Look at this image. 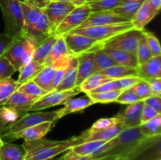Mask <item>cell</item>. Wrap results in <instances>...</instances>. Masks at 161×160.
I'll return each mask as SVG.
<instances>
[{"label":"cell","mask_w":161,"mask_h":160,"mask_svg":"<svg viewBox=\"0 0 161 160\" xmlns=\"http://www.w3.org/2000/svg\"><path fill=\"white\" fill-rule=\"evenodd\" d=\"M82 143H84V141L80 135L64 141H53L42 137L25 141L22 145L26 151L25 160H45L54 158Z\"/></svg>","instance_id":"6da1fadb"},{"label":"cell","mask_w":161,"mask_h":160,"mask_svg":"<svg viewBox=\"0 0 161 160\" xmlns=\"http://www.w3.org/2000/svg\"><path fill=\"white\" fill-rule=\"evenodd\" d=\"M139 126L125 128L114 139L108 141V149L97 159L113 160L125 158L144 138Z\"/></svg>","instance_id":"7a4b0ae2"},{"label":"cell","mask_w":161,"mask_h":160,"mask_svg":"<svg viewBox=\"0 0 161 160\" xmlns=\"http://www.w3.org/2000/svg\"><path fill=\"white\" fill-rule=\"evenodd\" d=\"M5 31L14 38L24 31V17L20 0H0Z\"/></svg>","instance_id":"3957f363"},{"label":"cell","mask_w":161,"mask_h":160,"mask_svg":"<svg viewBox=\"0 0 161 160\" xmlns=\"http://www.w3.org/2000/svg\"><path fill=\"white\" fill-rule=\"evenodd\" d=\"M134 26L131 21L125 23L113 24L102 25V26L88 27V28L73 29L69 34H77L94 39L96 40L105 42L117 35L133 29Z\"/></svg>","instance_id":"277c9868"},{"label":"cell","mask_w":161,"mask_h":160,"mask_svg":"<svg viewBox=\"0 0 161 160\" xmlns=\"http://www.w3.org/2000/svg\"><path fill=\"white\" fill-rule=\"evenodd\" d=\"M143 31V30H142ZM142 31L133 28L117 35L102 42V48L115 49L129 52L136 56L138 42L142 35Z\"/></svg>","instance_id":"5b68a950"},{"label":"cell","mask_w":161,"mask_h":160,"mask_svg":"<svg viewBox=\"0 0 161 160\" xmlns=\"http://www.w3.org/2000/svg\"><path fill=\"white\" fill-rule=\"evenodd\" d=\"M160 135L146 137L125 157L126 160H160Z\"/></svg>","instance_id":"8992f818"},{"label":"cell","mask_w":161,"mask_h":160,"mask_svg":"<svg viewBox=\"0 0 161 160\" xmlns=\"http://www.w3.org/2000/svg\"><path fill=\"white\" fill-rule=\"evenodd\" d=\"M81 93L80 86H75L71 89L60 92H50L41 97L34 102L29 108V111H37L47 109L57 105H64L66 102Z\"/></svg>","instance_id":"52a82bcc"},{"label":"cell","mask_w":161,"mask_h":160,"mask_svg":"<svg viewBox=\"0 0 161 160\" xmlns=\"http://www.w3.org/2000/svg\"><path fill=\"white\" fill-rule=\"evenodd\" d=\"M68 50L72 56H78L88 52H95L102 49V42L94 39L77 34H66L63 35Z\"/></svg>","instance_id":"ba28073f"},{"label":"cell","mask_w":161,"mask_h":160,"mask_svg":"<svg viewBox=\"0 0 161 160\" xmlns=\"http://www.w3.org/2000/svg\"><path fill=\"white\" fill-rule=\"evenodd\" d=\"M91 13V10L88 3L76 6L60 24L54 31V34L58 36H63L69 34L72 30L78 28L80 24H82Z\"/></svg>","instance_id":"9c48e42d"},{"label":"cell","mask_w":161,"mask_h":160,"mask_svg":"<svg viewBox=\"0 0 161 160\" xmlns=\"http://www.w3.org/2000/svg\"><path fill=\"white\" fill-rule=\"evenodd\" d=\"M58 120V111H36L27 113L13 124L6 133H16L17 131L47 122H55Z\"/></svg>","instance_id":"30bf717a"},{"label":"cell","mask_w":161,"mask_h":160,"mask_svg":"<svg viewBox=\"0 0 161 160\" xmlns=\"http://www.w3.org/2000/svg\"><path fill=\"white\" fill-rule=\"evenodd\" d=\"M75 7L76 6L69 1H50L43 8V12L48 18L53 34H54L60 24Z\"/></svg>","instance_id":"8fae6325"},{"label":"cell","mask_w":161,"mask_h":160,"mask_svg":"<svg viewBox=\"0 0 161 160\" xmlns=\"http://www.w3.org/2000/svg\"><path fill=\"white\" fill-rule=\"evenodd\" d=\"M54 124L55 122H42V123L24 129V130L17 131L16 133H5L1 136V138L3 141L8 140L9 141L20 139V138L24 139L25 141L40 139V138L44 137L52 130Z\"/></svg>","instance_id":"7c38bea8"},{"label":"cell","mask_w":161,"mask_h":160,"mask_svg":"<svg viewBox=\"0 0 161 160\" xmlns=\"http://www.w3.org/2000/svg\"><path fill=\"white\" fill-rule=\"evenodd\" d=\"M28 35L22 31L13 38L10 45L4 53L6 59L13 64L16 71H19L22 67V59L26 50Z\"/></svg>","instance_id":"4fadbf2b"},{"label":"cell","mask_w":161,"mask_h":160,"mask_svg":"<svg viewBox=\"0 0 161 160\" xmlns=\"http://www.w3.org/2000/svg\"><path fill=\"white\" fill-rule=\"evenodd\" d=\"M130 21L124 17L113 13L112 10L94 12L90 14L86 20L76 28H88V27L102 26V25L113 24L125 23ZM75 28V29H76Z\"/></svg>","instance_id":"5bb4252c"},{"label":"cell","mask_w":161,"mask_h":160,"mask_svg":"<svg viewBox=\"0 0 161 160\" xmlns=\"http://www.w3.org/2000/svg\"><path fill=\"white\" fill-rule=\"evenodd\" d=\"M144 101L140 100L136 103L128 104L124 111H121L116 115L119 118L125 128L139 126L142 124L141 117L142 112Z\"/></svg>","instance_id":"9a60e30c"},{"label":"cell","mask_w":161,"mask_h":160,"mask_svg":"<svg viewBox=\"0 0 161 160\" xmlns=\"http://www.w3.org/2000/svg\"><path fill=\"white\" fill-rule=\"evenodd\" d=\"M25 114L27 111L0 105V136L7 133L13 124Z\"/></svg>","instance_id":"2e32d148"},{"label":"cell","mask_w":161,"mask_h":160,"mask_svg":"<svg viewBox=\"0 0 161 160\" xmlns=\"http://www.w3.org/2000/svg\"><path fill=\"white\" fill-rule=\"evenodd\" d=\"M24 31L27 35L32 37L35 40H36L38 44L41 43L50 35H53L51 28H50V22L46 14L44 13L43 9L37 22L32 27Z\"/></svg>","instance_id":"e0dca14e"},{"label":"cell","mask_w":161,"mask_h":160,"mask_svg":"<svg viewBox=\"0 0 161 160\" xmlns=\"http://www.w3.org/2000/svg\"><path fill=\"white\" fill-rule=\"evenodd\" d=\"M93 104H95V103L87 94L77 98L72 97L64 104V106L62 108L57 111L58 114V119L69 114L83 111Z\"/></svg>","instance_id":"ac0fdd59"},{"label":"cell","mask_w":161,"mask_h":160,"mask_svg":"<svg viewBox=\"0 0 161 160\" xmlns=\"http://www.w3.org/2000/svg\"><path fill=\"white\" fill-rule=\"evenodd\" d=\"M78 70H77L76 86L80 85L86 78L94 73V52H88L77 56Z\"/></svg>","instance_id":"d6986e66"},{"label":"cell","mask_w":161,"mask_h":160,"mask_svg":"<svg viewBox=\"0 0 161 160\" xmlns=\"http://www.w3.org/2000/svg\"><path fill=\"white\" fill-rule=\"evenodd\" d=\"M138 76L142 79L148 80L161 78V56H153L151 59L137 67Z\"/></svg>","instance_id":"ffe728a7"},{"label":"cell","mask_w":161,"mask_h":160,"mask_svg":"<svg viewBox=\"0 0 161 160\" xmlns=\"http://www.w3.org/2000/svg\"><path fill=\"white\" fill-rule=\"evenodd\" d=\"M77 70H78V60H77L76 56H72L70 60L69 67H68L62 80L52 92L68 90V89H71L76 86Z\"/></svg>","instance_id":"44dd1931"},{"label":"cell","mask_w":161,"mask_h":160,"mask_svg":"<svg viewBox=\"0 0 161 160\" xmlns=\"http://www.w3.org/2000/svg\"><path fill=\"white\" fill-rule=\"evenodd\" d=\"M57 67L54 64L44 66L43 68L32 79L39 87L48 93L54 89V78L56 75Z\"/></svg>","instance_id":"7402d4cb"},{"label":"cell","mask_w":161,"mask_h":160,"mask_svg":"<svg viewBox=\"0 0 161 160\" xmlns=\"http://www.w3.org/2000/svg\"><path fill=\"white\" fill-rule=\"evenodd\" d=\"M40 98L36 96L28 95V94L21 93L17 90L7 99L6 102L3 105L11 107L18 110H22L25 111H29V108L36 100Z\"/></svg>","instance_id":"603a6c76"},{"label":"cell","mask_w":161,"mask_h":160,"mask_svg":"<svg viewBox=\"0 0 161 160\" xmlns=\"http://www.w3.org/2000/svg\"><path fill=\"white\" fill-rule=\"evenodd\" d=\"M124 129H125V127H124V124L120 122V123L116 124V125H113V126L105 129V130L94 132V133H89V134L84 135L82 133L81 136L83 137L84 142L95 141H103L105 142H108V141L114 139Z\"/></svg>","instance_id":"cb8c5ba5"},{"label":"cell","mask_w":161,"mask_h":160,"mask_svg":"<svg viewBox=\"0 0 161 160\" xmlns=\"http://www.w3.org/2000/svg\"><path fill=\"white\" fill-rule=\"evenodd\" d=\"M22 12L24 17V31L32 27L37 22L42 12V8L39 7L31 0L20 1Z\"/></svg>","instance_id":"d4e9b609"},{"label":"cell","mask_w":161,"mask_h":160,"mask_svg":"<svg viewBox=\"0 0 161 160\" xmlns=\"http://www.w3.org/2000/svg\"><path fill=\"white\" fill-rule=\"evenodd\" d=\"M156 14L153 12L147 0H145L136 13L131 19V23L134 28L137 30H144L145 27L156 17Z\"/></svg>","instance_id":"484cf974"},{"label":"cell","mask_w":161,"mask_h":160,"mask_svg":"<svg viewBox=\"0 0 161 160\" xmlns=\"http://www.w3.org/2000/svg\"><path fill=\"white\" fill-rule=\"evenodd\" d=\"M26 151L22 144L4 142L0 148V160H25Z\"/></svg>","instance_id":"4316f807"},{"label":"cell","mask_w":161,"mask_h":160,"mask_svg":"<svg viewBox=\"0 0 161 160\" xmlns=\"http://www.w3.org/2000/svg\"><path fill=\"white\" fill-rule=\"evenodd\" d=\"M102 50L108 56H111L118 64L132 67H138V64L137 57L133 53L124 51V50H115V49L102 48Z\"/></svg>","instance_id":"83f0119b"},{"label":"cell","mask_w":161,"mask_h":160,"mask_svg":"<svg viewBox=\"0 0 161 160\" xmlns=\"http://www.w3.org/2000/svg\"><path fill=\"white\" fill-rule=\"evenodd\" d=\"M144 2L145 0H122L120 4L112 11L127 20H131Z\"/></svg>","instance_id":"f1b7e54d"},{"label":"cell","mask_w":161,"mask_h":160,"mask_svg":"<svg viewBox=\"0 0 161 160\" xmlns=\"http://www.w3.org/2000/svg\"><path fill=\"white\" fill-rule=\"evenodd\" d=\"M114 78H112L110 77L106 76L105 75L98 73H94L90 75L88 78H86L81 84L80 85V88L81 89V92L85 93L86 94H89L92 90L95 89L96 88L99 87L102 85L112 81Z\"/></svg>","instance_id":"f546056e"},{"label":"cell","mask_w":161,"mask_h":160,"mask_svg":"<svg viewBox=\"0 0 161 160\" xmlns=\"http://www.w3.org/2000/svg\"><path fill=\"white\" fill-rule=\"evenodd\" d=\"M58 36L55 34L50 35L45 40L39 43L38 46L36 47L34 54H33V61H37V62L43 64L44 61L50 53L52 47L53 46L57 39H58Z\"/></svg>","instance_id":"4dcf8cb0"},{"label":"cell","mask_w":161,"mask_h":160,"mask_svg":"<svg viewBox=\"0 0 161 160\" xmlns=\"http://www.w3.org/2000/svg\"><path fill=\"white\" fill-rule=\"evenodd\" d=\"M43 67V64L32 60L31 62L27 64L26 65L23 66L18 71L20 74H19V77L17 82L20 84H23L27 82L31 81Z\"/></svg>","instance_id":"1f68e13d"},{"label":"cell","mask_w":161,"mask_h":160,"mask_svg":"<svg viewBox=\"0 0 161 160\" xmlns=\"http://www.w3.org/2000/svg\"><path fill=\"white\" fill-rule=\"evenodd\" d=\"M98 73L105 75L110 78H114V79L128 76H138L137 67H128V66L120 65V64H116V65L108 67L105 70L99 72Z\"/></svg>","instance_id":"d6a6232c"},{"label":"cell","mask_w":161,"mask_h":160,"mask_svg":"<svg viewBox=\"0 0 161 160\" xmlns=\"http://www.w3.org/2000/svg\"><path fill=\"white\" fill-rule=\"evenodd\" d=\"M68 54H70V53H69V50H68L64 37L63 36H58V39H57L53 46L52 47L50 53H49L48 56H47V58L44 61L43 65L47 66L52 64L58 58Z\"/></svg>","instance_id":"836d02e7"},{"label":"cell","mask_w":161,"mask_h":160,"mask_svg":"<svg viewBox=\"0 0 161 160\" xmlns=\"http://www.w3.org/2000/svg\"><path fill=\"white\" fill-rule=\"evenodd\" d=\"M116 64H118L117 63L111 56L105 53L102 49H99L94 52V73L102 72V71L105 70V69L116 65Z\"/></svg>","instance_id":"e575fe53"},{"label":"cell","mask_w":161,"mask_h":160,"mask_svg":"<svg viewBox=\"0 0 161 160\" xmlns=\"http://www.w3.org/2000/svg\"><path fill=\"white\" fill-rule=\"evenodd\" d=\"M21 84L11 77L0 79V105H3L7 99L17 90Z\"/></svg>","instance_id":"d590c367"},{"label":"cell","mask_w":161,"mask_h":160,"mask_svg":"<svg viewBox=\"0 0 161 160\" xmlns=\"http://www.w3.org/2000/svg\"><path fill=\"white\" fill-rule=\"evenodd\" d=\"M142 133L146 137H153L160 135L161 115H157L153 119L139 125Z\"/></svg>","instance_id":"8d00e7d4"},{"label":"cell","mask_w":161,"mask_h":160,"mask_svg":"<svg viewBox=\"0 0 161 160\" xmlns=\"http://www.w3.org/2000/svg\"><path fill=\"white\" fill-rule=\"evenodd\" d=\"M105 143L106 142L103 141H87L74 146L71 148V151L79 156H89Z\"/></svg>","instance_id":"74e56055"},{"label":"cell","mask_w":161,"mask_h":160,"mask_svg":"<svg viewBox=\"0 0 161 160\" xmlns=\"http://www.w3.org/2000/svg\"><path fill=\"white\" fill-rule=\"evenodd\" d=\"M121 120L119 119V117L117 116H114V117L112 118H103V119H100L97 121H96L90 129H88L87 130H86L85 132H83V134L86 135L89 134V133H94V132L100 131V130H105L107 128H109V127L113 126V125H116L118 123H120Z\"/></svg>","instance_id":"f35d334b"},{"label":"cell","mask_w":161,"mask_h":160,"mask_svg":"<svg viewBox=\"0 0 161 160\" xmlns=\"http://www.w3.org/2000/svg\"><path fill=\"white\" fill-rule=\"evenodd\" d=\"M122 0H95L86 3L89 5L91 13H94L113 10L120 4Z\"/></svg>","instance_id":"ab89813d"},{"label":"cell","mask_w":161,"mask_h":160,"mask_svg":"<svg viewBox=\"0 0 161 160\" xmlns=\"http://www.w3.org/2000/svg\"><path fill=\"white\" fill-rule=\"evenodd\" d=\"M123 90L119 89H115V90L107 91V92H101L95 93L87 94L89 97L94 101V103H102V104H108L115 102Z\"/></svg>","instance_id":"60d3db41"},{"label":"cell","mask_w":161,"mask_h":160,"mask_svg":"<svg viewBox=\"0 0 161 160\" xmlns=\"http://www.w3.org/2000/svg\"><path fill=\"white\" fill-rule=\"evenodd\" d=\"M136 57L138 65L146 62V61H149V59L153 57L152 53H151L150 50H149V46H148L147 43H146L143 32L142 35L141 39L139 40V42H138V48H137Z\"/></svg>","instance_id":"b9f144b4"},{"label":"cell","mask_w":161,"mask_h":160,"mask_svg":"<svg viewBox=\"0 0 161 160\" xmlns=\"http://www.w3.org/2000/svg\"><path fill=\"white\" fill-rule=\"evenodd\" d=\"M17 90L21 93H25L28 94V95L36 96V97H43L46 94L48 93L47 91L44 90L43 89L39 87L32 80L20 85V87L17 89Z\"/></svg>","instance_id":"7bdbcfd3"},{"label":"cell","mask_w":161,"mask_h":160,"mask_svg":"<svg viewBox=\"0 0 161 160\" xmlns=\"http://www.w3.org/2000/svg\"><path fill=\"white\" fill-rule=\"evenodd\" d=\"M142 32L145 36V39H146V43H147L148 46H149V50H150L151 53H152L153 56H160L161 50L160 42H159L157 36L153 33L146 31V30H143Z\"/></svg>","instance_id":"ee69618b"},{"label":"cell","mask_w":161,"mask_h":160,"mask_svg":"<svg viewBox=\"0 0 161 160\" xmlns=\"http://www.w3.org/2000/svg\"><path fill=\"white\" fill-rule=\"evenodd\" d=\"M140 100H142L137 95L136 93L132 89V88H130V89L123 90L115 102L122 104L128 105L134 103H136V102L140 101Z\"/></svg>","instance_id":"f6af8a7d"},{"label":"cell","mask_w":161,"mask_h":160,"mask_svg":"<svg viewBox=\"0 0 161 160\" xmlns=\"http://www.w3.org/2000/svg\"><path fill=\"white\" fill-rule=\"evenodd\" d=\"M132 89L136 93L137 95L142 100L153 95L151 91L150 85L146 80L141 79L135 86H132Z\"/></svg>","instance_id":"bcb514c9"},{"label":"cell","mask_w":161,"mask_h":160,"mask_svg":"<svg viewBox=\"0 0 161 160\" xmlns=\"http://www.w3.org/2000/svg\"><path fill=\"white\" fill-rule=\"evenodd\" d=\"M141 79L142 78L138 76H128L115 79L116 89L125 90V89H130Z\"/></svg>","instance_id":"7dc6e473"},{"label":"cell","mask_w":161,"mask_h":160,"mask_svg":"<svg viewBox=\"0 0 161 160\" xmlns=\"http://www.w3.org/2000/svg\"><path fill=\"white\" fill-rule=\"evenodd\" d=\"M17 72L13 64L3 55L0 56V79L9 78Z\"/></svg>","instance_id":"c3c4849f"},{"label":"cell","mask_w":161,"mask_h":160,"mask_svg":"<svg viewBox=\"0 0 161 160\" xmlns=\"http://www.w3.org/2000/svg\"><path fill=\"white\" fill-rule=\"evenodd\" d=\"M160 113L157 112L156 110H154L153 108H150L148 105L145 104L143 106V109H142V117H141V122L142 124L145 123V122H148L150 119H153L154 117L159 115Z\"/></svg>","instance_id":"681fc988"},{"label":"cell","mask_w":161,"mask_h":160,"mask_svg":"<svg viewBox=\"0 0 161 160\" xmlns=\"http://www.w3.org/2000/svg\"><path fill=\"white\" fill-rule=\"evenodd\" d=\"M145 104L148 105L150 108H153L154 110L157 111L158 113L161 112V97L158 96L152 95L151 97L145 99L144 100Z\"/></svg>","instance_id":"f907efd6"},{"label":"cell","mask_w":161,"mask_h":160,"mask_svg":"<svg viewBox=\"0 0 161 160\" xmlns=\"http://www.w3.org/2000/svg\"><path fill=\"white\" fill-rule=\"evenodd\" d=\"M12 40L13 38L6 35V33L0 34V56L4 55V53L10 45Z\"/></svg>","instance_id":"816d5d0a"},{"label":"cell","mask_w":161,"mask_h":160,"mask_svg":"<svg viewBox=\"0 0 161 160\" xmlns=\"http://www.w3.org/2000/svg\"><path fill=\"white\" fill-rule=\"evenodd\" d=\"M150 85L151 91L153 96H158L160 97L161 95V78H154L146 80Z\"/></svg>","instance_id":"f5cc1de1"},{"label":"cell","mask_w":161,"mask_h":160,"mask_svg":"<svg viewBox=\"0 0 161 160\" xmlns=\"http://www.w3.org/2000/svg\"><path fill=\"white\" fill-rule=\"evenodd\" d=\"M153 12L157 15L160 13L161 8V0H147Z\"/></svg>","instance_id":"db71d44e"},{"label":"cell","mask_w":161,"mask_h":160,"mask_svg":"<svg viewBox=\"0 0 161 160\" xmlns=\"http://www.w3.org/2000/svg\"><path fill=\"white\" fill-rule=\"evenodd\" d=\"M31 1L33 2L35 4L37 5L39 7L43 9V8H45L46 6L48 5V3H50V0H31Z\"/></svg>","instance_id":"11a10c76"},{"label":"cell","mask_w":161,"mask_h":160,"mask_svg":"<svg viewBox=\"0 0 161 160\" xmlns=\"http://www.w3.org/2000/svg\"><path fill=\"white\" fill-rule=\"evenodd\" d=\"M69 1L72 3L73 5H75V6H80L86 3L87 0H69Z\"/></svg>","instance_id":"9f6ffc18"},{"label":"cell","mask_w":161,"mask_h":160,"mask_svg":"<svg viewBox=\"0 0 161 160\" xmlns=\"http://www.w3.org/2000/svg\"><path fill=\"white\" fill-rule=\"evenodd\" d=\"M78 160H98V159H93V158H91L89 156H82L80 157V159Z\"/></svg>","instance_id":"6f0895ef"},{"label":"cell","mask_w":161,"mask_h":160,"mask_svg":"<svg viewBox=\"0 0 161 160\" xmlns=\"http://www.w3.org/2000/svg\"><path fill=\"white\" fill-rule=\"evenodd\" d=\"M45 160H64V158H63V157H59V158H56V157H54V158H49V159H45Z\"/></svg>","instance_id":"680465c9"},{"label":"cell","mask_w":161,"mask_h":160,"mask_svg":"<svg viewBox=\"0 0 161 160\" xmlns=\"http://www.w3.org/2000/svg\"><path fill=\"white\" fill-rule=\"evenodd\" d=\"M3 141L2 140L1 136H0V148H1V146H2V144H3Z\"/></svg>","instance_id":"91938a15"},{"label":"cell","mask_w":161,"mask_h":160,"mask_svg":"<svg viewBox=\"0 0 161 160\" xmlns=\"http://www.w3.org/2000/svg\"><path fill=\"white\" fill-rule=\"evenodd\" d=\"M113 160H126L124 158H116V159H113Z\"/></svg>","instance_id":"94428289"},{"label":"cell","mask_w":161,"mask_h":160,"mask_svg":"<svg viewBox=\"0 0 161 160\" xmlns=\"http://www.w3.org/2000/svg\"><path fill=\"white\" fill-rule=\"evenodd\" d=\"M50 1H62V2H64V1H69V0H50Z\"/></svg>","instance_id":"6125c7cd"},{"label":"cell","mask_w":161,"mask_h":160,"mask_svg":"<svg viewBox=\"0 0 161 160\" xmlns=\"http://www.w3.org/2000/svg\"><path fill=\"white\" fill-rule=\"evenodd\" d=\"M93 1H95V0H87L86 3H90V2H93Z\"/></svg>","instance_id":"be15d7a7"},{"label":"cell","mask_w":161,"mask_h":160,"mask_svg":"<svg viewBox=\"0 0 161 160\" xmlns=\"http://www.w3.org/2000/svg\"><path fill=\"white\" fill-rule=\"evenodd\" d=\"M98 160H102V159H98Z\"/></svg>","instance_id":"e7e4bbea"},{"label":"cell","mask_w":161,"mask_h":160,"mask_svg":"<svg viewBox=\"0 0 161 160\" xmlns=\"http://www.w3.org/2000/svg\"><path fill=\"white\" fill-rule=\"evenodd\" d=\"M160 160H161V159H160Z\"/></svg>","instance_id":"03108f58"}]
</instances>
